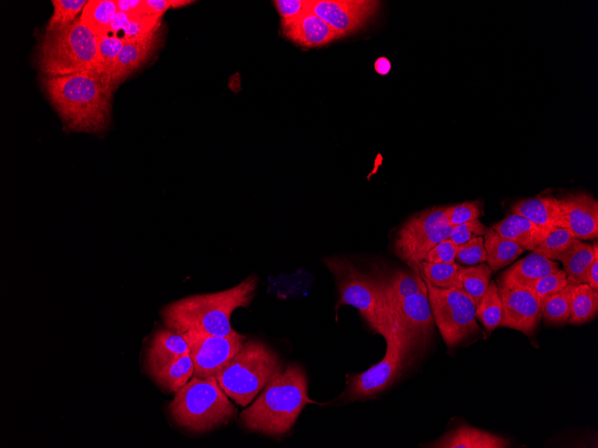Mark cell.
<instances>
[{
    "label": "cell",
    "instance_id": "d4e9b609",
    "mask_svg": "<svg viewBox=\"0 0 598 448\" xmlns=\"http://www.w3.org/2000/svg\"><path fill=\"white\" fill-rule=\"evenodd\" d=\"M189 345L182 335L169 328L157 330L146 351L145 363L189 354Z\"/></svg>",
    "mask_w": 598,
    "mask_h": 448
},
{
    "label": "cell",
    "instance_id": "9a60e30c",
    "mask_svg": "<svg viewBox=\"0 0 598 448\" xmlns=\"http://www.w3.org/2000/svg\"><path fill=\"white\" fill-rule=\"evenodd\" d=\"M565 227L578 240L598 236V203L590 194L579 192L560 199Z\"/></svg>",
    "mask_w": 598,
    "mask_h": 448
},
{
    "label": "cell",
    "instance_id": "f35d334b",
    "mask_svg": "<svg viewBox=\"0 0 598 448\" xmlns=\"http://www.w3.org/2000/svg\"><path fill=\"white\" fill-rule=\"evenodd\" d=\"M481 207L479 201H466L448 206V223L455 226L474 219H479Z\"/></svg>",
    "mask_w": 598,
    "mask_h": 448
},
{
    "label": "cell",
    "instance_id": "60d3db41",
    "mask_svg": "<svg viewBox=\"0 0 598 448\" xmlns=\"http://www.w3.org/2000/svg\"><path fill=\"white\" fill-rule=\"evenodd\" d=\"M273 3L281 17V24L293 21L307 9V0H275Z\"/></svg>",
    "mask_w": 598,
    "mask_h": 448
},
{
    "label": "cell",
    "instance_id": "7402d4cb",
    "mask_svg": "<svg viewBox=\"0 0 598 448\" xmlns=\"http://www.w3.org/2000/svg\"><path fill=\"white\" fill-rule=\"evenodd\" d=\"M508 440L468 425H462L445 434L431 447L440 448H505Z\"/></svg>",
    "mask_w": 598,
    "mask_h": 448
},
{
    "label": "cell",
    "instance_id": "52a82bcc",
    "mask_svg": "<svg viewBox=\"0 0 598 448\" xmlns=\"http://www.w3.org/2000/svg\"><path fill=\"white\" fill-rule=\"evenodd\" d=\"M283 370L278 355L269 345L248 340L216 378L227 396L244 407Z\"/></svg>",
    "mask_w": 598,
    "mask_h": 448
},
{
    "label": "cell",
    "instance_id": "836d02e7",
    "mask_svg": "<svg viewBox=\"0 0 598 448\" xmlns=\"http://www.w3.org/2000/svg\"><path fill=\"white\" fill-rule=\"evenodd\" d=\"M574 239L568 229L557 227L533 251L555 261L569 248Z\"/></svg>",
    "mask_w": 598,
    "mask_h": 448
},
{
    "label": "cell",
    "instance_id": "d590c367",
    "mask_svg": "<svg viewBox=\"0 0 598 448\" xmlns=\"http://www.w3.org/2000/svg\"><path fill=\"white\" fill-rule=\"evenodd\" d=\"M124 41L108 32L98 37V68L110 75L112 67L120 53Z\"/></svg>",
    "mask_w": 598,
    "mask_h": 448
},
{
    "label": "cell",
    "instance_id": "83f0119b",
    "mask_svg": "<svg viewBox=\"0 0 598 448\" xmlns=\"http://www.w3.org/2000/svg\"><path fill=\"white\" fill-rule=\"evenodd\" d=\"M597 311L598 290L591 288L587 283L573 284L570 316L568 323L582 325L592 320Z\"/></svg>",
    "mask_w": 598,
    "mask_h": 448
},
{
    "label": "cell",
    "instance_id": "ac0fdd59",
    "mask_svg": "<svg viewBox=\"0 0 598 448\" xmlns=\"http://www.w3.org/2000/svg\"><path fill=\"white\" fill-rule=\"evenodd\" d=\"M158 30L143 38L124 43L110 72L115 89L152 55L158 39Z\"/></svg>",
    "mask_w": 598,
    "mask_h": 448
},
{
    "label": "cell",
    "instance_id": "cb8c5ba5",
    "mask_svg": "<svg viewBox=\"0 0 598 448\" xmlns=\"http://www.w3.org/2000/svg\"><path fill=\"white\" fill-rule=\"evenodd\" d=\"M160 18L146 13L129 14L117 11L109 32L124 42L143 38L158 30Z\"/></svg>",
    "mask_w": 598,
    "mask_h": 448
},
{
    "label": "cell",
    "instance_id": "9c48e42d",
    "mask_svg": "<svg viewBox=\"0 0 598 448\" xmlns=\"http://www.w3.org/2000/svg\"><path fill=\"white\" fill-rule=\"evenodd\" d=\"M383 337L387 343L384 357L365 371L350 376L344 393L346 401L374 396L389 386L401 372L414 347L411 340L393 317L390 328Z\"/></svg>",
    "mask_w": 598,
    "mask_h": 448
},
{
    "label": "cell",
    "instance_id": "ee69618b",
    "mask_svg": "<svg viewBox=\"0 0 598 448\" xmlns=\"http://www.w3.org/2000/svg\"><path fill=\"white\" fill-rule=\"evenodd\" d=\"M117 11L136 14L140 13L143 8V0H115Z\"/></svg>",
    "mask_w": 598,
    "mask_h": 448
},
{
    "label": "cell",
    "instance_id": "ab89813d",
    "mask_svg": "<svg viewBox=\"0 0 598 448\" xmlns=\"http://www.w3.org/2000/svg\"><path fill=\"white\" fill-rule=\"evenodd\" d=\"M485 230L484 224L479 219H474L453 226L448 239L456 245H460L474 237L483 236Z\"/></svg>",
    "mask_w": 598,
    "mask_h": 448
},
{
    "label": "cell",
    "instance_id": "484cf974",
    "mask_svg": "<svg viewBox=\"0 0 598 448\" xmlns=\"http://www.w3.org/2000/svg\"><path fill=\"white\" fill-rule=\"evenodd\" d=\"M483 236L486 261L492 272L512 263L525 250L514 241L498 234L491 227L486 228Z\"/></svg>",
    "mask_w": 598,
    "mask_h": 448
},
{
    "label": "cell",
    "instance_id": "4dcf8cb0",
    "mask_svg": "<svg viewBox=\"0 0 598 448\" xmlns=\"http://www.w3.org/2000/svg\"><path fill=\"white\" fill-rule=\"evenodd\" d=\"M572 286L573 284L568 283L540 303L541 314L546 323L563 325L568 322L570 316Z\"/></svg>",
    "mask_w": 598,
    "mask_h": 448
},
{
    "label": "cell",
    "instance_id": "8fae6325",
    "mask_svg": "<svg viewBox=\"0 0 598 448\" xmlns=\"http://www.w3.org/2000/svg\"><path fill=\"white\" fill-rule=\"evenodd\" d=\"M194 371L201 378L216 376L225 365L239 351L245 337L236 331L226 336L199 332H184Z\"/></svg>",
    "mask_w": 598,
    "mask_h": 448
},
{
    "label": "cell",
    "instance_id": "8d00e7d4",
    "mask_svg": "<svg viewBox=\"0 0 598 448\" xmlns=\"http://www.w3.org/2000/svg\"><path fill=\"white\" fill-rule=\"evenodd\" d=\"M568 283V282L565 271L558 268L540 278L528 288L533 291L541 303L545 298L560 291Z\"/></svg>",
    "mask_w": 598,
    "mask_h": 448
},
{
    "label": "cell",
    "instance_id": "d6986e66",
    "mask_svg": "<svg viewBox=\"0 0 598 448\" xmlns=\"http://www.w3.org/2000/svg\"><path fill=\"white\" fill-rule=\"evenodd\" d=\"M511 210L549 231L566 228L560 199L552 196L522 199L513 205Z\"/></svg>",
    "mask_w": 598,
    "mask_h": 448
},
{
    "label": "cell",
    "instance_id": "ba28073f",
    "mask_svg": "<svg viewBox=\"0 0 598 448\" xmlns=\"http://www.w3.org/2000/svg\"><path fill=\"white\" fill-rule=\"evenodd\" d=\"M453 226L448 223V206L432 207L407 219L398 230L395 254L411 270L421 273V265L427 253L448 238Z\"/></svg>",
    "mask_w": 598,
    "mask_h": 448
},
{
    "label": "cell",
    "instance_id": "2e32d148",
    "mask_svg": "<svg viewBox=\"0 0 598 448\" xmlns=\"http://www.w3.org/2000/svg\"><path fill=\"white\" fill-rule=\"evenodd\" d=\"M281 26L287 38L305 47L321 46L340 38L322 19L307 9L293 21Z\"/></svg>",
    "mask_w": 598,
    "mask_h": 448
},
{
    "label": "cell",
    "instance_id": "30bf717a",
    "mask_svg": "<svg viewBox=\"0 0 598 448\" xmlns=\"http://www.w3.org/2000/svg\"><path fill=\"white\" fill-rule=\"evenodd\" d=\"M433 320L448 348L479 333L475 317V304L462 290L443 289L431 284L422 275Z\"/></svg>",
    "mask_w": 598,
    "mask_h": 448
},
{
    "label": "cell",
    "instance_id": "b9f144b4",
    "mask_svg": "<svg viewBox=\"0 0 598 448\" xmlns=\"http://www.w3.org/2000/svg\"><path fill=\"white\" fill-rule=\"evenodd\" d=\"M457 245L448 238L434 246L426 255L424 261L430 263H448L456 259Z\"/></svg>",
    "mask_w": 598,
    "mask_h": 448
},
{
    "label": "cell",
    "instance_id": "74e56055",
    "mask_svg": "<svg viewBox=\"0 0 598 448\" xmlns=\"http://www.w3.org/2000/svg\"><path fill=\"white\" fill-rule=\"evenodd\" d=\"M487 259L483 237H474L460 245H457V262L465 265L483 263Z\"/></svg>",
    "mask_w": 598,
    "mask_h": 448
},
{
    "label": "cell",
    "instance_id": "8992f818",
    "mask_svg": "<svg viewBox=\"0 0 598 448\" xmlns=\"http://www.w3.org/2000/svg\"><path fill=\"white\" fill-rule=\"evenodd\" d=\"M337 283L339 305H349L360 312L370 327L382 336L392 323L383 278H376L338 257L323 259Z\"/></svg>",
    "mask_w": 598,
    "mask_h": 448
},
{
    "label": "cell",
    "instance_id": "1f68e13d",
    "mask_svg": "<svg viewBox=\"0 0 598 448\" xmlns=\"http://www.w3.org/2000/svg\"><path fill=\"white\" fill-rule=\"evenodd\" d=\"M475 317L487 332H492L501 318V300L497 283L491 281L482 299L475 307Z\"/></svg>",
    "mask_w": 598,
    "mask_h": 448
},
{
    "label": "cell",
    "instance_id": "f1b7e54d",
    "mask_svg": "<svg viewBox=\"0 0 598 448\" xmlns=\"http://www.w3.org/2000/svg\"><path fill=\"white\" fill-rule=\"evenodd\" d=\"M383 282L389 303L415 293H427V287L422 275L413 270L397 271L389 278L383 279Z\"/></svg>",
    "mask_w": 598,
    "mask_h": 448
},
{
    "label": "cell",
    "instance_id": "44dd1931",
    "mask_svg": "<svg viewBox=\"0 0 598 448\" xmlns=\"http://www.w3.org/2000/svg\"><path fill=\"white\" fill-rule=\"evenodd\" d=\"M491 228L500 236L508 239L522 249L533 251L551 231L542 228L525 216L512 213Z\"/></svg>",
    "mask_w": 598,
    "mask_h": 448
},
{
    "label": "cell",
    "instance_id": "4316f807",
    "mask_svg": "<svg viewBox=\"0 0 598 448\" xmlns=\"http://www.w3.org/2000/svg\"><path fill=\"white\" fill-rule=\"evenodd\" d=\"M116 13L115 0H90L84 6L80 19L95 35L101 37L109 32Z\"/></svg>",
    "mask_w": 598,
    "mask_h": 448
},
{
    "label": "cell",
    "instance_id": "e0dca14e",
    "mask_svg": "<svg viewBox=\"0 0 598 448\" xmlns=\"http://www.w3.org/2000/svg\"><path fill=\"white\" fill-rule=\"evenodd\" d=\"M559 268L556 261L536 252L525 256L506 269L498 278L500 287H525Z\"/></svg>",
    "mask_w": 598,
    "mask_h": 448
},
{
    "label": "cell",
    "instance_id": "3957f363",
    "mask_svg": "<svg viewBox=\"0 0 598 448\" xmlns=\"http://www.w3.org/2000/svg\"><path fill=\"white\" fill-rule=\"evenodd\" d=\"M312 402L304 370L299 365L289 364L265 385L240 418L249 430L281 435L293 427L304 406Z\"/></svg>",
    "mask_w": 598,
    "mask_h": 448
},
{
    "label": "cell",
    "instance_id": "f546056e",
    "mask_svg": "<svg viewBox=\"0 0 598 448\" xmlns=\"http://www.w3.org/2000/svg\"><path fill=\"white\" fill-rule=\"evenodd\" d=\"M464 266L456 261L448 263H430L423 261L422 275L431 284L443 289H458L463 291L459 274Z\"/></svg>",
    "mask_w": 598,
    "mask_h": 448
},
{
    "label": "cell",
    "instance_id": "7c38bea8",
    "mask_svg": "<svg viewBox=\"0 0 598 448\" xmlns=\"http://www.w3.org/2000/svg\"><path fill=\"white\" fill-rule=\"evenodd\" d=\"M379 6L371 0H307L306 7L342 38L362 29Z\"/></svg>",
    "mask_w": 598,
    "mask_h": 448
},
{
    "label": "cell",
    "instance_id": "ffe728a7",
    "mask_svg": "<svg viewBox=\"0 0 598 448\" xmlns=\"http://www.w3.org/2000/svg\"><path fill=\"white\" fill-rule=\"evenodd\" d=\"M149 376L161 388L176 392L193 376L194 367L189 354L145 363Z\"/></svg>",
    "mask_w": 598,
    "mask_h": 448
},
{
    "label": "cell",
    "instance_id": "d6a6232c",
    "mask_svg": "<svg viewBox=\"0 0 598 448\" xmlns=\"http://www.w3.org/2000/svg\"><path fill=\"white\" fill-rule=\"evenodd\" d=\"M492 271L487 264L463 267L459 280L463 291L474 300L475 306L486 292L491 282Z\"/></svg>",
    "mask_w": 598,
    "mask_h": 448
},
{
    "label": "cell",
    "instance_id": "7bdbcfd3",
    "mask_svg": "<svg viewBox=\"0 0 598 448\" xmlns=\"http://www.w3.org/2000/svg\"><path fill=\"white\" fill-rule=\"evenodd\" d=\"M144 8L148 14L162 17L167 9L172 8V0H144Z\"/></svg>",
    "mask_w": 598,
    "mask_h": 448
},
{
    "label": "cell",
    "instance_id": "7a4b0ae2",
    "mask_svg": "<svg viewBox=\"0 0 598 448\" xmlns=\"http://www.w3.org/2000/svg\"><path fill=\"white\" fill-rule=\"evenodd\" d=\"M257 283V276L251 275L229 289L182 298L162 308L161 319L167 328L179 334L193 331L229 335L235 332L230 324L232 313L250 305Z\"/></svg>",
    "mask_w": 598,
    "mask_h": 448
},
{
    "label": "cell",
    "instance_id": "4fadbf2b",
    "mask_svg": "<svg viewBox=\"0 0 598 448\" xmlns=\"http://www.w3.org/2000/svg\"><path fill=\"white\" fill-rule=\"evenodd\" d=\"M498 286V285H497ZM501 300L500 326L531 334L541 317L540 302L529 288L498 286Z\"/></svg>",
    "mask_w": 598,
    "mask_h": 448
},
{
    "label": "cell",
    "instance_id": "5b68a950",
    "mask_svg": "<svg viewBox=\"0 0 598 448\" xmlns=\"http://www.w3.org/2000/svg\"><path fill=\"white\" fill-rule=\"evenodd\" d=\"M168 410L175 423L192 433H204L224 425L237 410L216 376H194L175 392Z\"/></svg>",
    "mask_w": 598,
    "mask_h": 448
},
{
    "label": "cell",
    "instance_id": "e575fe53",
    "mask_svg": "<svg viewBox=\"0 0 598 448\" xmlns=\"http://www.w3.org/2000/svg\"><path fill=\"white\" fill-rule=\"evenodd\" d=\"M87 2L86 0H53L54 12L46 30L64 26L75 21Z\"/></svg>",
    "mask_w": 598,
    "mask_h": 448
},
{
    "label": "cell",
    "instance_id": "5bb4252c",
    "mask_svg": "<svg viewBox=\"0 0 598 448\" xmlns=\"http://www.w3.org/2000/svg\"><path fill=\"white\" fill-rule=\"evenodd\" d=\"M389 304L392 317L414 346L429 337L434 320L427 293H415Z\"/></svg>",
    "mask_w": 598,
    "mask_h": 448
},
{
    "label": "cell",
    "instance_id": "277c9868",
    "mask_svg": "<svg viewBox=\"0 0 598 448\" xmlns=\"http://www.w3.org/2000/svg\"><path fill=\"white\" fill-rule=\"evenodd\" d=\"M40 74L68 75L98 68V36L80 17L73 22L46 30L35 55Z\"/></svg>",
    "mask_w": 598,
    "mask_h": 448
},
{
    "label": "cell",
    "instance_id": "603a6c76",
    "mask_svg": "<svg viewBox=\"0 0 598 448\" xmlns=\"http://www.w3.org/2000/svg\"><path fill=\"white\" fill-rule=\"evenodd\" d=\"M596 254H598L597 242L590 245L581 240L574 239L569 248L557 259L563 265L568 283H586V272Z\"/></svg>",
    "mask_w": 598,
    "mask_h": 448
},
{
    "label": "cell",
    "instance_id": "f6af8a7d",
    "mask_svg": "<svg viewBox=\"0 0 598 448\" xmlns=\"http://www.w3.org/2000/svg\"><path fill=\"white\" fill-rule=\"evenodd\" d=\"M598 254H596L586 272V283L593 289L598 290Z\"/></svg>",
    "mask_w": 598,
    "mask_h": 448
},
{
    "label": "cell",
    "instance_id": "6da1fadb",
    "mask_svg": "<svg viewBox=\"0 0 598 448\" xmlns=\"http://www.w3.org/2000/svg\"><path fill=\"white\" fill-rule=\"evenodd\" d=\"M41 88L66 131L103 132L110 122L111 76L95 68L68 75L39 78Z\"/></svg>",
    "mask_w": 598,
    "mask_h": 448
},
{
    "label": "cell",
    "instance_id": "bcb514c9",
    "mask_svg": "<svg viewBox=\"0 0 598 448\" xmlns=\"http://www.w3.org/2000/svg\"><path fill=\"white\" fill-rule=\"evenodd\" d=\"M390 69V61L385 56H380L374 62V70L380 75H387Z\"/></svg>",
    "mask_w": 598,
    "mask_h": 448
}]
</instances>
